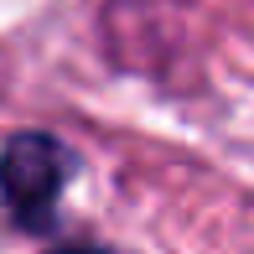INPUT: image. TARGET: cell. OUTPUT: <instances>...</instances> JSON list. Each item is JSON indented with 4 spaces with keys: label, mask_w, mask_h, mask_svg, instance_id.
Wrapping results in <instances>:
<instances>
[{
    "label": "cell",
    "mask_w": 254,
    "mask_h": 254,
    "mask_svg": "<svg viewBox=\"0 0 254 254\" xmlns=\"http://www.w3.org/2000/svg\"><path fill=\"white\" fill-rule=\"evenodd\" d=\"M47 254H104V249H94V244H67V249H47Z\"/></svg>",
    "instance_id": "2"
},
{
    "label": "cell",
    "mask_w": 254,
    "mask_h": 254,
    "mask_svg": "<svg viewBox=\"0 0 254 254\" xmlns=\"http://www.w3.org/2000/svg\"><path fill=\"white\" fill-rule=\"evenodd\" d=\"M73 171H78V161L63 140H52L42 130H21L0 151V197H5L21 228H47Z\"/></svg>",
    "instance_id": "1"
}]
</instances>
